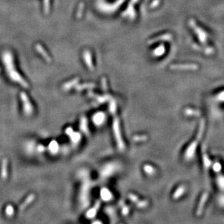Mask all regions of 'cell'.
I'll return each mask as SVG.
<instances>
[{"instance_id": "cell-1", "label": "cell", "mask_w": 224, "mask_h": 224, "mask_svg": "<svg viewBox=\"0 0 224 224\" xmlns=\"http://www.w3.org/2000/svg\"><path fill=\"white\" fill-rule=\"evenodd\" d=\"M2 61L5 66L7 73L9 76V79L13 81L20 84L21 86L24 88H28V84L23 79V77L19 74L17 70L15 69V65H14L13 57L11 52L9 51H6L2 55Z\"/></svg>"}, {"instance_id": "cell-2", "label": "cell", "mask_w": 224, "mask_h": 224, "mask_svg": "<svg viewBox=\"0 0 224 224\" xmlns=\"http://www.w3.org/2000/svg\"><path fill=\"white\" fill-rule=\"evenodd\" d=\"M20 98H21V100L23 102V111H24V113L26 115H31L33 113V106L31 105V102L29 100L28 97L26 95V94L25 92H21L20 93Z\"/></svg>"}, {"instance_id": "cell-3", "label": "cell", "mask_w": 224, "mask_h": 224, "mask_svg": "<svg viewBox=\"0 0 224 224\" xmlns=\"http://www.w3.org/2000/svg\"><path fill=\"white\" fill-rule=\"evenodd\" d=\"M128 197H129L130 200L132 201L133 202H134L136 204V206L140 208H144V207H146L148 205V202L146 201H139V198L136 197V195L133 194V193H130L128 195Z\"/></svg>"}, {"instance_id": "cell-4", "label": "cell", "mask_w": 224, "mask_h": 224, "mask_svg": "<svg viewBox=\"0 0 224 224\" xmlns=\"http://www.w3.org/2000/svg\"><path fill=\"white\" fill-rule=\"evenodd\" d=\"M99 207H100V202L97 201L95 203L94 206L92 207V209H90L86 213V217L88 218H93L94 217H95V215L97 213L98 210H99Z\"/></svg>"}, {"instance_id": "cell-5", "label": "cell", "mask_w": 224, "mask_h": 224, "mask_svg": "<svg viewBox=\"0 0 224 224\" xmlns=\"http://www.w3.org/2000/svg\"><path fill=\"white\" fill-rule=\"evenodd\" d=\"M66 133L67 134V135L70 137L73 143H78L79 141V140L81 139V135H79V133H77V132H73V130L71 128H67L66 130Z\"/></svg>"}, {"instance_id": "cell-6", "label": "cell", "mask_w": 224, "mask_h": 224, "mask_svg": "<svg viewBox=\"0 0 224 224\" xmlns=\"http://www.w3.org/2000/svg\"><path fill=\"white\" fill-rule=\"evenodd\" d=\"M34 200H35V195L33 194V193L30 194L28 197H27V198L26 199V200H25V201L20 204V207H19V210H20V211H23V210H24L26 207H27L29 204L32 202H34Z\"/></svg>"}, {"instance_id": "cell-7", "label": "cell", "mask_w": 224, "mask_h": 224, "mask_svg": "<svg viewBox=\"0 0 224 224\" xmlns=\"http://www.w3.org/2000/svg\"><path fill=\"white\" fill-rule=\"evenodd\" d=\"M207 197H208V193H204V194L202 196V198L200 200V204H199L198 208H197V215H200V214L202 213L203 210V207H204V204H205L206 201L207 200Z\"/></svg>"}, {"instance_id": "cell-8", "label": "cell", "mask_w": 224, "mask_h": 224, "mask_svg": "<svg viewBox=\"0 0 224 224\" xmlns=\"http://www.w3.org/2000/svg\"><path fill=\"white\" fill-rule=\"evenodd\" d=\"M7 160L4 159L2 162V167H1V177L3 179H6L7 178Z\"/></svg>"}, {"instance_id": "cell-9", "label": "cell", "mask_w": 224, "mask_h": 224, "mask_svg": "<svg viewBox=\"0 0 224 224\" xmlns=\"http://www.w3.org/2000/svg\"><path fill=\"white\" fill-rule=\"evenodd\" d=\"M36 50L41 54V55L44 58L45 60H47V62H50L51 61V58L49 56V55L47 54V52H46V50H44V49L43 48V47L40 45H36Z\"/></svg>"}, {"instance_id": "cell-10", "label": "cell", "mask_w": 224, "mask_h": 224, "mask_svg": "<svg viewBox=\"0 0 224 224\" xmlns=\"http://www.w3.org/2000/svg\"><path fill=\"white\" fill-rule=\"evenodd\" d=\"M101 197L103 200L105 201H109V200H112V197H113V195L112 193H110V191L108 189H105V188H104L101 190Z\"/></svg>"}, {"instance_id": "cell-11", "label": "cell", "mask_w": 224, "mask_h": 224, "mask_svg": "<svg viewBox=\"0 0 224 224\" xmlns=\"http://www.w3.org/2000/svg\"><path fill=\"white\" fill-rule=\"evenodd\" d=\"M185 191H186V187H185V186H180V187H178V189L175 190L173 197L174 199H177L178 198V197H180L181 196H182V195L184 193Z\"/></svg>"}, {"instance_id": "cell-12", "label": "cell", "mask_w": 224, "mask_h": 224, "mask_svg": "<svg viewBox=\"0 0 224 224\" xmlns=\"http://www.w3.org/2000/svg\"><path fill=\"white\" fill-rule=\"evenodd\" d=\"M78 79H73L72 80V81H69V82L66 83V84H65L64 86H63V89L65 90H70V88H73V86H74L76 84L77 82H78Z\"/></svg>"}, {"instance_id": "cell-13", "label": "cell", "mask_w": 224, "mask_h": 224, "mask_svg": "<svg viewBox=\"0 0 224 224\" xmlns=\"http://www.w3.org/2000/svg\"><path fill=\"white\" fill-rule=\"evenodd\" d=\"M81 129L84 133L88 134V129H87L86 120L84 118H82L81 120Z\"/></svg>"}, {"instance_id": "cell-14", "label": "cell", "mask_w": 224, "mask_h": 224, "mask_svg": "<svg viewBox=\"0 0 224 224\" xmlns=\"http://www.w3.org/2000/svg\"><path fill=\"white\" fill-rule=\"evenodd\" d=\"M58 144L56 141H52L51 142L50 144H49V149L52 153H56L58 150Z\"/></svg>"}, {"instance_id": "cell-15", "label": "cell", "mask_w": 224, "mask_h": 224, "mask_svg": "<svg viewBox=\"0 0 224 224\" xmlns=\"http://www.w3.org/2000/svg\"><path fill=\"white\" fill-rule=\"evenodd\" d=\"M89 57H90L89 52H84V60H85V62L87 63V66H88V67L92 68V63L90 61V59H89Z\"/></svg>"}, {"instance_id": "cell-16", "label": "cell", "mask_w": 224, "mask_h": 224, "mask_svg": "<svg viewBox=\"0 0 224 224\" xmlns=\"http://www.w3.org/2000/svg\"><path fill=\"white\" fill-rule=\"evenodd\" d=\"M144 171L148 174V175H152V174L155 173V169L153 168L152 167L149 165H146L144 167Z\"/></svg>"}, {"instance_id": "cell-17", "label": "cell", "mask_w": 224, "mask_h": 224, "mask_svg": "<svg viewBox=\"0 0 224 224\" xmlns=\"http://www.w3.org/2000/svg\"><path fill=\"white\" fill-rule=\"evenodd\" d=\"M44 13L47 14L49 11V0H44Z\"/></svg>"}, {"instance_id": "cell-18", "label": "cell", "mask_w": 224, "mask_h": 224, "mask_svg": "<svg viewBox=\"0 0 224 224\" xmlns=\"http://www.w3.org/2000/svg\"><path fill=\"white\" fill-rule=\"evenodd\" d=\"M14 213V208L12 207V206L11 205H8L7 207H6V214L9 216H11V215H13Z\"/></svg>"}, {"instance_id": "cell-19", "label": "cell", "mask_w": 224, "mask_h": 224, "mask_svg": "<svg viewBox=\"0 0 224 224\" xmlns=\"http://www.w3.org/2000/svg\"><path fill=\"white\" fill-rule=\"evenodd\" d=\"M128 212V207H125L123 209V215H127Z\"/></svg>"}, {"instance_id": "cell-20", "label": "cell", "mask_w": 224, "mask_h": 224, "mask_svg": "<svg viewBox=\"0 0 224 224\" xmlns=\"http://www.w3.org/2000/svg\"><path fill=\"white\" fill-rule=\"evenodd\" d=\"M218 166H219V164H218V163H216V164H215V166H214V170H215V171H216V172L220 171V170H218Z\"/></svg>"}, {"instance_id": "cell-21", "label": "cell", "mask_w": 224, "mask_h": 224, "mask_svg": "<svg viewBox=\"0 0 224 224\" xmlns=\"http://www.w3.org/2000/svg\"><path fill=\"white\" fill-rule=\"evenodd\" d=\"M38 149L40 151H44V148L42 146H40L38 148Z\"/></svg>"}, {"instance_id": "cell-22", "label": "cell", "mask_w": 224, "mask_h": 224, "mask_svg": "<svg viewBox=\"0 0 224 224\" xmlns=\"http://www.w3.org/2000/svg\"><path fill=\"white\" fill-rule=\"evenodd\" d=\"M93 224H102V223H101L99 222V221H96V222L94 223Z\"/></svg>"}]
</instances>
